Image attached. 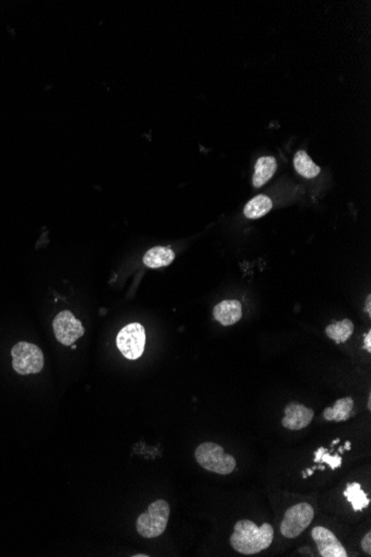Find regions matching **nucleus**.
I'll return each mask as SVG.
<instances>
[{
    "label": "nucleus",
    "instance_id": "obj_1",
    "mask_svg": "<svg viewBox=\"0 0 371 557\" xmlns=\"http://www.w3.org/2000/svg\"><path fill=\"white\" fill-rule=\"evenodd\" d=\"M230 544L240 554H258L268 549L274 540V529L268 523L256 525L252 520H242L236 523Z\"/></svg>",
    "mask_w": 371,
    "mask_h": 557
},
{
    "label": "nucleus",
    "instance_id": "obj_2",
    "mask_svg": "<svg viewBox=\"0 0 371 557\" xmlns=\"http://www.w3.org/2000/svg\"><path fill=\"white\" fill-rule=\"evenodd\" d=\"M196 461L202 469L219 475H229L235 471L236 460L231 455L225 453L218 444L202 443L196 449Z\"/></svg>",
    "mask_w": 371,
    "mask_h": 557
},
{
    "label": "nucleus",
    "instance_id": "obj_3",
    "mask_svg": "<svg viewBox=\"0 0 371 557\" xmlns=\"http://www.w3.org/2000/svg\"><path fill=\"white\" fill-rule=\"evenodd\" d=\"M169 515V504L166 500L153 502L148 507L147 513L140 515L137 520L139 535L145 538H158L167 529Z\"/></svg>",
    "mask_w": 371,
    "mask_h": 557
},
{
    "label": "nucleus",
    "instance_id": "obj_4",
    "mask_svg": "<svg viewBox=\"0 0 371 557\" xmlns=\"http://www.w3.org/2000/svg\"><path fill=\"white\" fill-rule=\"evenodd\" d=\"M12 368L20 375H30L41 372L45 364L43 350L37 345L19 341L12 347Z\"/></svg>",
    "mask_w": 371,
    "mask_h": 557
},
{
    "label": "nucleus",
    "instance_id": "obj_5",
    "mask_svg": "<svg viewBox=\"0 0 371 557\" xmlns=\"http://www.w3.org/2000/svg\"><path fill=\"white\" fill-rule=\"evenodd\" d=\"M314 515L315 511L310 504L299 503L292 506L287 509L281 522V534L287 538H298L312 524Z\"/></svg>",
    "mask_w": 371,
    "mask_h": 557
},
{
    "label": "nucleus",
    "instance_id": "obj_6",
    "mask_svg": "<svg viewBox=\"0 0 371 557\" xmlns=\"http://www.w3.org/2000/svg\"><path fill=\"white\" fill-rule=\"evenodd\" d=\"M117 347L126 359L135 361L142 355L145 350V328L139 323H133L124 327L117 336Z\"/></svg>",
    "mask_w": 371,
    "mask_h": 557
},
{
    "label": "nucleus",
    "instance_id": "obj_7",
    "mask_svg": "<svg viewBox=\"0 0 371 557\" xmlns=\"http://www.w3.org/2000/svg\"><path fill=\"white\" fill-rule=\"evenodd\" d=\"M54 333L59 343L66 346H71L77 339H79L85 334V328L82 321L75 317L69 310L60 312L53 321Z\"/></svg>",
    "mask_w": 371,
    "mask_h": 557
},
{
    "label": "nucleus",
    "instance_id": "obj_8",
    "mask_svg": "<svg viewBox=\"0 0 371 557\" xmlns=\"http://www.w3.org/2000/svg\"><path fill=\"white\" fill-rule=\"evenodd\" d=\"M312 536L317 545L319 554L323 557H347V551L330 529L316 526Z\"/></svg>",
    "mask_w": 371,
    "mask_h": 557
},
{
    "label": "nucleus",
    "instance_id": "obj_9",
    "mask_svg": "<svg viewBox=\"0 0 371 557\" xmlns=\"http://www.w3.org/2000/svg\"><path fill=\"white\" fill-rule=\"evenodd\" d=\"M315 413L303 404L290 403L285 408V417L283 419V427L290 431H301L312 423Z\"/></svg>",
    "mask_w": 371,
    "mask_h": 557
},
{
    "label": "nucleus",
    "instance_id": "obj_10",
    "mask_svg": "<svg viewBox=\"0 0 371 557\" xmlns=\"http://www.w3.org/2000/svg\"><path fill=\"white\" fill-rule=\"evenodd\" d=\"M242 316L241 304L238 301H224L216 305L213 308V317L222 326H231L240 321Z\"/></svg>",
    "mask_w": 371,
    "mask_h": 557
},
{
    "label": "nucleus",
    "instance_id": "obj_11",
    "mask_svg": "<svg viewBox=\"0 0 371 557\" xmlns=\"http://www.w3.org/2000/svg\"><path fill=\"white\" fill-rule=\"evenodd\" d=\"M277 169V162L272 156L260 157L255 166L252 184L256 188L263 187L274 176Z\"/></svg>",
    "mask_w": 371,
    "mask_h": 557
},
{
    "label": "nucleus",
    "instance_id": "obj_12",
    "mask_svg": "<svg viewBox=\"0 0 371 557\" xmlns=\"http://www.w3.org/2000/svg\"><path fill=\"white\" fill-rule=\"evenodd\" d=\"M175 259V253L169 247L151 248L144 257V264L149 268H160L171 264Z\"/></svg>",
    "mask_w": 371,
    "mask_h": 557
},
{
    "label": "nucleus",
    "instance_id": "obj_13",
    "mask_svg": "<svg viewBox=\"0 0 371 557\" xmlns=\"http://www.w3.org/2000/svg\"><path fill=\"white\" fill-rule=\"evenodd\" d=\"M354 399L352 397L341 398L334 403V407H327L323 410V417L328 422L347 421L352 415L354 408Z\"/></svg>",
    "mask_w": 371,
    "mask_h": 557
},
{
    "label": "nucleus",
    "instance_id": "obj_14",
    "mask_svg": "<svg viewBox=\"0 0 371 557\" xmlns=\"http://www.w3.org/2000/svg\"><path fill=\"white\" fill-rule=\"evenodd\" d=\"M272 208V199L265 195H258L247 202L244 209L245 216L249 219H258L269 213Z\"/></svg>",
    "mask_w": 371,
    "mask_h": 557
},
{
    "label": "nucleus",
    "instance_id": "obj_15",
    "mask_svg": "<svg viewBox=\"0 0 371 557\" xmlns=\"http://www.w3.org/2000/svg\"><path fill=\"white\" fill-rule=\"evenodd\" d=\"M354 324L350 319H343L327 326L326 334L329 339H334L337 344H340L350 339V336L354 333Z\"/></svg>",
    "mask_w": 371,
    "mask_h": 557
},
{
    "label": "nucleus",
    "instance_id": "obj_16",
    "mask_svg": "<svg viewBox=\"0 0 371 557\" xmlns=\"http://www.w3.org/2000/svg\"><path fill=\"white\" fill-rule=\"evenodd\" d=\"M294 166L298 173L305 178H314L321 173V167H318L315 162H312L306 151H299L294 157Z\"/></svg>",
    "mask_w": 371,
    "mask_h": 557
},
{
    "label": "nucleus",
    "instance_id": "obj_17",
    "mask_svg": "<svg viewBox=\"0 0 371 557\" xmlns=\"http://www.w3.org/2000/svg\"><path fill=\"white\" fill-rule=\"evenodd\" d=\"M343 495L352 503L354 511H361L370 503V500L367 498V494L361 489L359 483L348 484Z\"/></svg>",
    "mask_w": 371,
    "mask_h": 557
},
{
    "label": "nucleus",
    "instance_id": "obj_18",
    "mask_svg": "<svg viewBox=\"0 0 371 557\" xmlns=\"http://www.w3.org/2000/svg\"><path fill=\"white\" fill-rule=\"evenodd\" d=\"M319 462H321V463L329 464V466L332 467V469H338V467L341 466V463H343V457L338 454L332 456V455L329 454L328 452H326L321 455Z\"/></svg>",
    "mask_w": 371,
    "mask_h": 557
},
{
    "label": "nucleus",
    "instance_id": "obj_19",
    "mask_svg": "<svg viewBox=\"0 0 371 557\" xmlns=\"http://www.w3.org/2000/svg\"><path fill=\"white\" fill-rule=\"evenodd\" d=\"M361 547H363V551L365 553H367L368 555H371V533L368 531L367 534L365 535V538H363L361 540Z\"/></svg>",
    "mask_w": 371,
    "mask_h": 557
},
{
    "label": "nucleus",
    "instance_id": "obj_20",
    "mask_svg": "<svg viewBox=\"0 0 371 557\" xmlns=\"http://www.w3.org/2000/svg\"><path fill=\"white\" fill-rule=\"evenodd\" d=\"M363 347H365V350H368L369 352H371V332H370V330H369L368 333L365 334V341H363Z\"/></svg>",
    "mask_w": 371,
    "mask_h": 557
},
{
    "label": "nucleus",
    "instance_id": "obj_21",
    "mask_svg": "<svg viewBox=\"0 0 371 557\" xmlns=\"http://www.w3.org/2000/svg\"><path fill=\"white\" fill-rule=\"evenodd\" d=\"M326 452H328V451H327L326 449H323V447L318 449L317 452L315 453V460H314V461H315L316 463H319V460H321V455Z\"/></svg>",
    "mask_w": 371,
    "mask_h": 557
},
{
    "label": "nucleus",
    "instance_id": "obj_22",
    "mask_svg": "<svg viewBox=\"0 0 371 557\" xmlns=\"http://www.w3.org/2000/svg\"><path fill=\"white\" fill-rule=\"evenodd\" d=\"M370 296H368V299H367V304H365V310L370 314Z\"/></svg>",
    "mask_w": 371,
    "mask_h": 557
},
{
    "label": "nucleus",
    "instance_id": "obj_23",
    "mask_svg": "<svg viewBox=\"0 0 371 557\" xmlns=\"http://www.w3.org/2000/svg\"><path fill=\"white\" fill-rule=\"evenodd\" d=\"M350 447H352V443H350V442H347V443L345 444V447H343V449H347V451H349V449H350Z\"/></svg>",
    "mask_w": 371,
    "mask_h": 557
},
{
    "label": "nucleus",
    "instance_id": "obj_24",
    "mask_svg": "<svg viewBox=\"0 0 371 557\" xmlns=\"http://www.w3.org/2000/svg\"><path fill=\"white\" fill-rule=\"evenodd\" d=\"M306 474L307 476H312V475L314 474V469H307Z\"/></svg>",
    "mask_w": 371,
    "mask_h": 557
},
{
    "label": "nucleus",
    "instance_id": "obj_25",
    "mask_svg": "<svg viewBox=\"0 0 371 557\" xmlns=\"http://www.w3.org/2000/svg\"><path fill=\"white\" fill-rule=\"evenodd\" d=\"M133 556H135V557H142H142H148V555L138 554V555H133Z\"/></svg>",
    "mask_w": 371,
    "mask_h": 557
},
{
    "label": "nucleus",
    "instance_id": "obj_26",
    "mask_svg": "<svg viewBox=\"0 0 371 557\" xmlns=\"http://www.w3.org/2000/svg\"><path fill=\"white\" fill-rule=\"evenodd\" d=\"M343 447H340V449H339L340 454H343Z\"/></svg>",
    "mask_w": 371,
    "mask_h": 557
},
{
    "label": "nucleus",
    "instance_id": "obj_27",
    "mask_svg": "<svg viewBox=\"0 0 371 557\" xmlns=\"http://www.w3.org/2000/svg\"><path fill=\"white\" fill-rule=\"evenodd\" d=\"M338 443H339V440H336V441H334V443H332V445H336V444Z\"/></svg>",
    "mask_w": 371,
    "mask_h": 557
}]
</instances>
